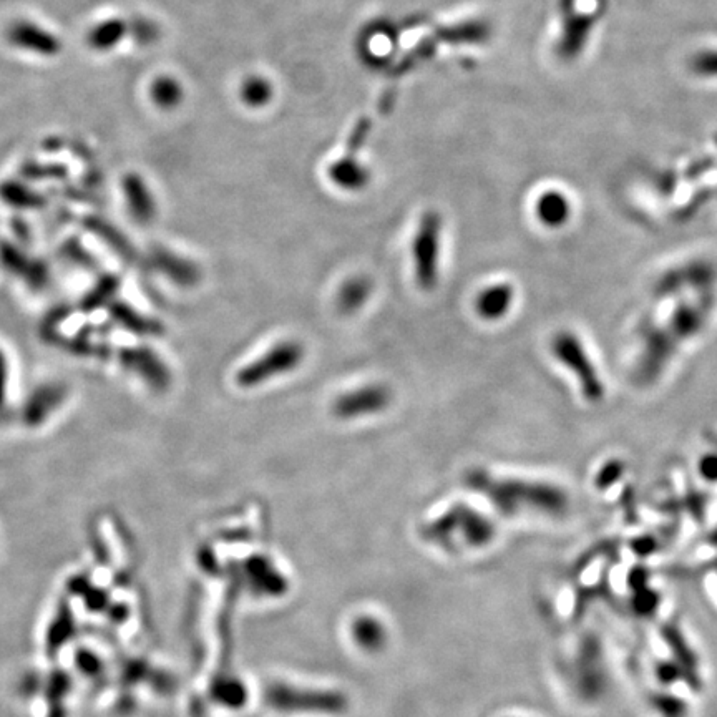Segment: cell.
I'll list each match as a JSON object with an SVG mask.
<instances>
[{
    "label": "cell",
    "instance_id": "6da1fadb",
    "mask_svg": "<svg viewBox=\"0 0 717 717\" xmlns=\"http://www.w3.org/2000/svg\"><path fill=\"white\" fill-rule=\"evenodd\" d=\"M714 306V289L698 291L694 296L679 299L666 319L656 324L644 337L643 349L636 361V381L644 386L658 381L681 346L703 332Z\"/></svg>",
    "mask_w": 717,
    "mask_h": 717
},
{
    "label": "cell",
    "instance_id": "8992f818",
    "mask_svg": "<svg viewBox=\"0 0 717 717\" xmlns=\"http://www.w3.org/2000/svg\"><path fill=\"white\" fill-rule=\"evenodd\" d=\"M442 230L440 215L429 211L422 216L412 241L415 281L424 291H432L439 283Z\"/></svg>",
    "mask_w": 717,
    "mask_h": 717
},
{
    "label": "cell",
    "instance_id": "52a82bcc",
    "mask_svg": "<svg viewBox=\"0 0 717 717\" xmlns=\"http://www.w3.org/2000/svg\"><path fill=\"white\" fill-rule=\"evenodd\" d=\"M392 402V391L384 384H367L337 396L332 414L341 420H356L381 414Z\"/></svg>",
    "mask_w": 717,
    "mask_h": 717
},
{
    "label": "cell",
    "instance_id": "30bf717a",
    "mask_svg": "<svg viewBox=\"0 0 717 717\" xmlns=\"http://www.w3.org/2000/svg\"><path fill=\"white\" fill-rule=\"evenodd\" d=\"M535 211H537V218L543 226L557 230V228H563L570 221L573 210H571L568 196L563 191L548 190L538 198Z\"/></svg>",
    "mask_w": 717,
    "mask_h": 717
},
{
    "label": "cell",
    "instance_id": "3957f363",
    "mask_svg": "<svg viewBox=\"0 0 717 717\" xmlns=\"http://www.w3.org/2000/svg\"><path fill=\"white\" fill-rule=\"evenodd\" d=\"M422 535L439 547L455 550L457 547L478 548L495 537V527L483 513L464 503H455L440 517L422 528Z\"/></svg>",
    "mask_w": 717,
    "mask_h": 717
},
{
    "label": "cell",
    "instance_id": "9c48e42d",
    "mask_svg": "<svg viewBox=\"0 0 717 717\" xmlns=\"http://www.w3.org/2000/svg\"><path fill=\"white\" fill-rule=\"evenodd\" d=\"M513 303H515V289L512 284H492L478 294L475 299V311L483 321H500L510 313Z\"/></svg>",
    "mask_w": 717,
    "mask_h": 717
},
{
    "label": "cell",
    "instance_id": "ba28073f",
    "mask_svg": "<svg viewBox=\"0 0 717 717\" xmlns=\"http://www.w3.org/2000/svg\"><path fill=\"white\" fill-rule=\"evenodd\" d=\"M7 40L17 49L42 57H54L62 50L57 35L30 20H17L7 30Z\"/></svg>",
    "mask_w": 717,
    "mask_h": 717
},
{
    "label": "cell",
    "instance_id": "9a60e30c",
    "mask_svg": "<svg viewBox=\"0 0 717 717\" xmlns=\"http://www.w3.org/2000/svg\"><path fill=\"white\" fill-rule=\"evenodd\" d=\"M332 176H334L337 185H341L346 190H359L367 180L366 171H362L357 166H351L349 163H344V165L334 168Z\"/></svg>",
    "mask_w": 717,
    "mask_h": 717
},
{
    "label": "cell",
    "instance_id": "7a4b0ae2",
    "mask_svg": "<svg viewBox=\"0 0 717 717\" xmlns=\"http://www.w3.org/2000/svg\"><path fill=\"white\" fill-rule=\"evenodd\" d=\"M465 485L490 500L493 507L505 515L530 512L560 517L570 508L568 493L555 483L542 480L500 477L487 470L474 469L465 475Z\"/></svg>",
    "mask_w": 717,
    "mask_h": 717
},
{
    "label": "cell",
    "instance_id": "7c38bea8",
    "mask_svg": "<svg viewBox=\"0 0 717 717\" xmlns=\"http://www.w3.org/2000/svg\"><path fill=\"white\" fill-rule=\"evenodd\" d=\"M127 34V24L120 19L103 20L88 32L87 42L93 50L103 52L122 42Z\"/></svg>",
    "mask_w": 717,
    "mask_h": 717
},
{
    "label": "cell",
    "instance_id": "e0dca14e",
    "mask_svg": "<svg viewBox=\"0 0 717 717\" xmlns=\"http://www.w3.org/2000/svg\"><path fill=\"white\" fill-rule=\"evenodd\" d=\"M699 474L708 482H717V455L706 454L699 460Z\"/></svg>",
    "mask_w": 717,
    "mask_h": 717
},
{
    "label": "cell",
    "instance_id": "5b68a950",
    "mask_svg": "<svg viewBox=\"0 0 717 717\" xmlns=\"http://www.w3.org/2000/svg\"><path fill=\"white\" fill-rule=\"evenodd\" d=\"M306 349L299 341L286 339L276 342L269 351L256 357L248 366H244L236 376V382L244 389H254L296 371L303 364Z\"/></svg>",
    "mask_w": 717,
    "mask_h": 717
},
{
    "label": "cell",
    "instance_id": "8fae6325",
    "mask_svg": "<svg viewBox=\"0 0 717 717\" xmlns=\"http://www.w3.org/2000/svg\"><path fill=\"white\" fill-rule=\"evenodd\" d=\"M372 294V281L367 276H352L341 284L337 291V309L342 314H354L369 301Z\"/></svg>",
    "mask_w": 717,
    "mask_h": 717
},
{
    "label": "cell",
    "instance_id": "277c9868",
    "mask_svg": "<svg viewBox=\"0 0 717 717\" xmlns=\"http://www.w3.org/2000/svg\"><path fill=\"white\" fill-rule=\"evenodd\" d=\"M552 354L566 371L573 374L581 396L586 402L598 404L605 399L606 387L600 371L596 369L595 362L591 359L590 352L575 332L560 331L553 336Z\"/></svg>",
    "mask_w": 717,
    "mask_h": 717
},
{
    "label": "cell",
    "instance_id": "4fadbf2b",
    "mask_svg": "<svg viewBox=\"0 0 717 717\" xmlns=\"http://www.w3.org/2000/svg\"><path fill=\"white\" fill-rule=\"evenodd\" d=\"M183 98V90L180 83L171 77H160L152 85V100L158 108L171 110L175 108Z\"/></svg>",
    "mask_w": 717,
    "mask_h": 717
},
{
    "label": "cell",
    "instance_id": "5bb4252c",
    "mask_svg": "<svg viewBox=\"0 0 717 717\" xmlns=\"http://www.w3.org/2000/svg\"><path fill=\"white\" fill-rule=\"evenodd\" d=\"M689 69L701 79H717V49H703L689 60Z\"/></svg>",
    "mask_w": 717,
    "mask_h": 717
},
{
    "label": "cell",
    "instance_id": "2e32d148",
    "mask_svg": "<svg viewBox=\"0 0 717 717\" xmlns=\"http://www.w3.org/2000/svg\"><path fill=\"white\" fill-rule=\"evenodd\" d=\"M244 97H246V100L251 103H259L263 102L264 98L268 97V85L266 83L261 82L259 79H253L249 80L246 85H244Z\"/></svg>",
    "mask_w": 717,
    "mask_h": 717
}]
</instances>
